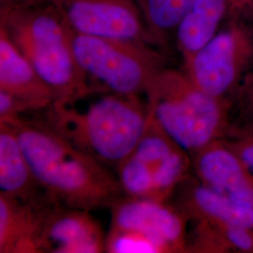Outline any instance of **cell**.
Listing matches in <instances>:
<instances>
[{"label":"cell","instance_id":"obj_1","mask_svg":"<svg viewBox=\"0 0 253 253\" xmlns=\"http://www.w3.org/2000/svg\"><path fill=\"white\" fill-rule=\"evenodd\" d=\"M0 123L11 127L41 188L54 202L91 211L124 196L118 175L71 144L40 118L21 115Z\"/></svg>","mask_w":253,"mask_h":253},{"label":"cell","instance_id":"obj_2","mask_svg":"<svg viewBox=\"0 0 253 253\" xmlns=\"http://www.w3.org/2000/svg\"><path fill=\"white\" fill-rule=\"evenodd\" d=\"M40 113L39 118L71 144L116 169L133 151L149 120L140 96L102 91L57 99Z\"/></svg>","mask_w":253,"mask_h":253},{"label":"cell","instance_id":"obj_3","mask_svg":"<svg viewBox=\"0 0 253 253\" xmlns=\"http://www.w3.org/2000/svg\"><path fill=\"white\" fill-rule=\"evenodd\" d=\"M0 27L58 99L94 91L73 53V27L54 2L21 0L2 5Z\"/></svg>","mask_w":253,"mask_h":253},{"label":"cell","instance_id":"obj_4","mask_svg":"<svg viewBox=\"0 0 253 253\" xmlns=\"http://www.w3.org/2000/svg\"><path fill=\"white\" fill-rule=\"evenodd\" d=\"M145 95L149 116L191 158L232 125V104L202 90L182 68H164Z\"/></svg>","mask_w":253,"mask_h":253},{"label":"cell","instance_id":"obj_5","mask_svg":"<svg viewBox=\"0 0 253 253\" xmlns=\"http://www.w3.org/2000/svg\"><path fill=\"white\" fill-rule=\"evenodd\" d=\"M72 43L77 63L96 91L141 96L168 66L163 51L144 42L86 35L73 28Z\"/></svg>","mask_w":253,"mask_h":253},{"label":"cell","instance_id":"obj_6","mask_svg":"<svg viewBox=\"0 0 253 253\" xmlns=\"http://www.w3.org/2000/svg\"><path fill=\"white\" fill-rule=\"evenodd\" d=\"M182 69L202 90L233 104L253 69V8L229 13L216 36Z\"/></svg>","mask_w":253,"mask_h":253},{"label":"cell","instance_id":"obj_7","mask_svg":"<svg viewBox=\"0 0 253 253\" xmlns=\"http://www.w3.org/2000/svg\"><path fill=\"white\" fill-rule=\"evenodd\" d=\"M192 159L153 118L140 141L117 168L124 196L169 202L191 171Z\"/></svg>","mask_w":253,"mask_h":253},{"label":"cell","instance_id":"obj_8","mask_svg":"<svg viewBox=\"0 0 253 253\" xmlns=\"http://www.w3.org/2000/svg\"><path fill=\"white\" fill-rule=\"evenodd\" d=\"M76 32L156 45L134 0H50ZM158 48V47H157Z\"/></svg>","mask_w":253,"mask_h":253},{"label":"cell","instance_id":"obj_9","mask_svg":"<svg viewBox=\"0 0 253 253\" xmlns=\"http://www.w3.org/2000/svg\"><path fill=\"white\" fill-rule=\"evenodd\" d=\"M111 210L112 228L145 235L162 245L166 253H187L188 221L170 202L123 196Z\"/></svg>","mask_w":253,"mask_h":253},{"label":"cell","instance_id":"obj_10","mask_svg":"<svg viewBox=\"0 0 253 253\" xmlns=\"http://www.w3.org/2000/svg\"><path fill=\"white\" fill-rule=\"evenodd\" d=\"M89 212L51 200L43 212L39 253H105L106 235Z\"/></svg>","mask_w":253,"mask_h":253},{"label":"cell","instance_id":"obj_11","mask_svg":"<svg viewBox=\"0 0 253 253\" xmlns=\"http://www.w3.org/2000/svg\"><path fill=\"white\" fill-rule=\"evenodd\" d=\"M191 159L192 174L203 186L253 208V172L224 139L212 142Z\"/></svg>","mask_w":253,"mask_h":253},{"label":"cell","instance_id":"obj_12","mask_svg":"<svg viewBox=\"0 0 253 253\" xmlns=\"http://www.w3.org/2000/svg\"><path fill=\"white\" fill-rule=\"evenodd\" d=\"M169 202L188 222H221L253 230V208L237 204L209 190L192 173L178 185Z\"/></svg>","mask_w":253,"mask_h":253},{"label":"cell","instance_id":"obj_13","mask_svg":"<svg viewBox=\"0 0 253 253\" xmlns=\"http://www.w3.org/2000/svg\"><path fill=\"white\" fill-rule=\"evenodd\" d=\"M0 90L22 101L27 114L49 107L58 99L54 92L0 27Z\"/></svg>","mask_w":253,"mask_h":253},{"label":"cell","instance_id":"obj_14","mask_svg":"<svg viewBox=\"0 0 253 253\" xmlns=\"http://www.w3.org/2000/svg\"><path fill=\"white\" fill-rule=\"evenodd\" d=\"M51 198L22 200L0 194V253H39L43 212Z\"/></svg>","mask_w":253,"mask_h":253},{"label":"cell","instance_id":"obj_15","mask_svg":"<svg viewBox=\"0 0 253 253\" xmlns=\"http://www.w3.org/2000/svg\"><path fill=\"white\" fill-rule=\"evenodd\" d=\"M229 14L228 0H194L174 32L184 64L216 36Z\"/></svg>","mask_w":253,"mask_h":253},{"label":"cell","instance_id":"obj_16","mask_svg":"<svg viewBox=\"0 0 253 253\" xmlns=\"http://www.w3.org/2000/svg\"><path fill=\"white\" fill-rule=\"evenodd\" d=\"M0 194L27 201L45 194L15 132L4 123H0Z\"/></svg>","mask_w":253,"mask_h":253},{"label":"cell","instance_id":"obj_17","mask_svg":"<svg viewBox=\"0 0 253 253\" xmlns=\"http://www.w3.org/2000/svg\"><path fill=\"white\" fill-rule=\"evenodd\" d=\"M187 253H253V230L221 222H188Z\"/></svg>","mask_w":253,"mask_h":253},{"label":"cell","instance_id":"obj_18","mask_svg":"<svg viewBox=\"0 0 253 253\" xmlns=\"http://www.w3.org/2000/svg\"><path fill=\"white\" fill-rule=\"evenodd\" d=\"M141 10L156 45L162 51L174 39L182 17L194 0H134Z\"/></svg>","mask_w":253,"mask_h":253},{"label":"cell","instance_id":"obj_19","mask_svg":"<svg viewBox=\"0 0 253 253\" xmlns=\"http://www.w3.org/2000/svg\"><path fill=\"white\" fill-rule=\"evenodd\" d=\"M105 253H166L163 246L135 231L110 228L105 240Z\"/></svg>","mask_w":253,"mask_h":253},{"label":"cell","instance_id":"obj_20","mask_svg":"<svg viewBox=\"0 0 253 253\" xmlns=\"http://www.w3.org/2000/svg\"><path fill=\"white\" fill-rule=\"evenodd\" d=\"M232 124L253 125V69L233 100Z\"/></svg>","mask_w":253,"mask_h":253},{"label":"cell","instance_id":"obj_21","mask_svg":"<svg viewBox=\"0 0 253 253\" xmlns=\"http://www.w3.org/2000/svg\"><path fill=\"white\" fill-rule=\"evenodd\" d=\"M223 139L253 172V130L247 126L232 124Z\"/></svg>","mask_w":253,"mask_h":253},{"label":"cell","instance_id":"obj_22","mask_svg":"<svg viewBox=\"0 0 253 253\" xmlns=\"http://www.w3.org/2000/svg\"><path fill=\"white\" fill-rule=\"evenodd\" d=\"M229 13L239 11L242 9L253 8V0H228Z\"/></svg>","mask_w":253,"mask_h":253},{"label":"cell","instance_id":"obj_23","mask_svg":"<svg viewBox=\"0 0 253 253\" xmlns=\"http://www.w3.org/2000/svg\"><path fill=\"white\" fill-rule=\"evenodd\" d=\"M14 1H18V0H0V4H6V3H10Z\"/></svg>","mask_w":253,"mask_h":253},{"label":"cell","instance_id":"obj_24","mask_svg":"<svg viewBox=\"0 0 253 253\" xmlns=\"http://www.w3.org/2000/svg\"><path fill=\"white\" fill-rule=\"evenodd\" d=\"M240 126H247V127H249L250 129H252V130L253 131V125H240Z\"/></svg>","mask_w":253,"mask_h":253}]
</instances>
